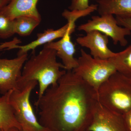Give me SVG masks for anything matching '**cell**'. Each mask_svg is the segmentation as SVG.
<instances>
[{
    "label": "cell",
    "instance_id": "cb8c5ba5",
    "mask_svg": "<svg viewBox=\"0 0 131 131\" xmlns=\"http://www.w3.org/2000/svg\"><path fill=\"white\" fill-rule=\"evenodd\" d=\"M0 131H4L2 129H0Z\"/></svg>",
    "mask_w": 131,
    "mask_h": 131
},
{
    "label": "cell",
    "instance_id": "ba28073f",
    "mask_svg": "<svg viewBox=\"0 0 131 131\" xmlns=\"http://www.w3.org/2000/svg\"><path fill=\"white\" fill-rule=\"evenodd\" d=\"M27 57L28 54H25L12 59L0 57V93L4 95L18 89L17 81L21 76Z\"/></svg>",
    "mask_w": 131,
    "mask_h": 131
},
{
    "label": "cell",
    "instance_id": "5bb4252c",
    "mask_svg": "<svg viewBox=\"0 0 131 131\" xmlns=\"http://www.w3.org/2000/svg\"><path fill=\"white\" fill-rule=\"evenodd\" d=\"M96 2L97 11L100 15H131V0H97Z\"/></svg>",
    "mask_w": 131,
    "mask_h": 131
},
{
    "label": "cell",
    "instance_id": "d6986e66",
    "mask_svg": "<svg viewBox=\"0 0 131 131\" xmlns=\"http://www.w3.org/2000/svg\"><path fill=\"white\" fill-rule=\"evenodd\" d=\"M89 0H71V4L69 8L70 11L81 10L88 8L90 5Z\"/></svg>",
    "mask_w": 131,
    "mask_h": 131
},
{
    "label": "cell",
    "instance_id": "7c38bea8",
    "mask_svg": "<svg viewBox=\"0 0 131 131\" xmlns=\"http://www.w3.org/2000/svg\"><path fill=\"white\" fill-rule=\"evenodd\" d=\"M39 0H10L3 9L5 14L12 20L22 16L32 17L41 21L37 6Z\"/></svg>",
    "mask_w": 131,
    "mask_h": 131
},
{
    "label": "cell",
    "instance_id": "5b68a950",
    "mask_svg": "<svg viewBox=\"0 0 131 131\" xmlns=\"http://www.w3.org/2000/svg\"><path fill=\"white\" fill-rule=\"evenodd\" d=\"M38 83L32 81L21 90H12L9 96V103L22 131H48L38 120L30 101L31 93Z\"/></svg>",
    "mask_w": 131,
    "mask_h": 131
},
{
    "label": "cell",
    "instance_id": "8fae6325",
    "mask_svg": "<svg viewBox=\"0 0 131 131\" xmlns=\"http://www.w3.org/2000/svg\"><path fill=\"white\" fill-rule=\"evenodd\" d=\"M71 34L68 32L58 41L51 42L44 45V47L55 50L57 57L62 60L66 71H72L78 65L77 59L74 57L75 53V45L71 41Z\"/></svg>",
    "mask_w": 131,
    "mask_h": 131
},
{
    "label": "cell",
    "instance_id": "ac0fdd59",
    "mask_svg": "<svg viewBox=\"0 0 131 131\" xmlns=\"http://www.w3.org/2000/svg\"><path fill=\"white\" fill-rule=\"evenodd\" d=\"M2 9L0 11V38L5 39L15 34L14 20L9 19L3 13Z\"/></svg>",
    "mask_w": 131,
    "mask_h": 131
},
{
    "label": "cell",
    "instance_id": "9c48e42d",
    "mask_svg": "<svg viewBox=\"0 0 131 131\" xmlns=\"http://www.w3.org/2000/svg\"><path fill=\"white\" fill-rule=\"evenodd\" d=\"M75 27L69 23H67L63 26L57 29L54 30L52 28L48 29L43 32L37 34V38L36 40L25 45L21 46L17 45L20 41L17 39L15 38L12 42L3 43L0 45V50L6 49L9 50L14 49H19L17 56H20L27 52L30 50H35L37 47L45 45L47 43L53 42L54 40L59 38L64 37L68 32L72 34L74 32Z\"/></svg>",
    "mask_w": 131,
    "mask_h": 131
},
{
    "label": "cell",
    "instance_id": "44dd1931",
    "mask_svg": "<svg viewBox=\"0 0 131 131\" xmlns=\"http://www.w3.org/2000/svg\"><path fill=\"white\" fill-rule=\"evenodd\" d=\"M123 115L128 131H131V109Z\"/></svg>",
    "mask_w": 131,
    "mask_h": 131
},
{
    "label": "cell",
    "instance_id": "7402d4cb",
    "mask_svg": "<svg viewBox=\"0 0 131 131\" xmlns=\"http://www.w3.org/2000/svg\"><path fill=\"white\" fill-rule=\"evenodd\" d=\"M10 0H0V11L9 3Z\"/></svg>",
    "mask_w": 131,
    "mask_h": 131
},
{
    "label": "cell",
    "instance_id": "d4e9b609",
    "mask_svg": "<svg viewBox=\"0 0 131 131\" xmlns=\"http://www.w3.org/2000/svg\"><path fill=\"white\" fill-rule=\"evenodd\" d=\"M26 131L22 130V131Z\"/></svg>",
    "mask_w": 131,
    "mask_h": 131
},
{
    "label": "cell",
    "instance_id": "6da1fadb",
    "mask_svg": "<svg viewBox=\"0 0 131 131\" xmlns=\"http://www.w3.org/2000/svg\"><path fill=\"white\" fill-rule=\"evenodd\" d=\"M97 92L72 71H66L35 102L39 121L48 131H88Z\"/></svg>",
    "mask_w": 131,
    "mask_h": 131
},
{
    "label": "cell",
    "instance_id": "603a6c76",
    "mask_svg": "<svg viewBox=\"0 0 131 131\" xmlns=\"http://www.w3.org/2000/svg\"><path fill=\"white\" fill-rule=\"evenodd\" d=\"M8 131H21L16 128H13L9 129Z\"/></svg>",
    "mask_w": 131,
    "mask_h": 131
},
{
    "label": "cell",
    "instance_id": "ffe728a7",
    "mask_svg": "<svg viewBox=\"0 0 131 131\" xmlns=\"http://www.w3.org/2000/svg\"><path fill=\"white\" fill-rule=\"evenodd\" d=\"M115 18L117 23L120 26L127 28L131 32V15H117Z\"/></svg>",
    "mask_w": 131,
    "mask_h": 131
},
{
    "label": "cell",
    "instance_id": "277c9868",
    "mask_svg": "<svg viewBox=\"0 0 131 131\" xmlns=\"http://www.w3.org/2000/svg\"><path fill=\"white\" fill-rule=\"evenodd\" d=\"M77 60V67L72 71L96 92L101 85L117 71L108 59L94 58L83 49Z\"/></svg>",
    "mask_w": 131,
    "mask_h": 131
},
{
    "label": "cell",
    "instance_id": "7a4b0ae2",
    "mask_svg": "<svg viewBox=\"0 0 131 131\" xmlns=\"http://www.w3.org/2000/svg\"><path fill=\"white\" fill-rule=\"evenodd\" d=\"M33 51L32 56L24 64L21 76L17 81L19 90L32 81L39 85L38 99L44 94L50 86L55 85L66 72L62 63L57 61L56 52L44 46L37 55Z\"/></svg>",
    "mask_w": 131,
    "mask_h": 131
},
{
    "label": "cell",
    "instance_id": "e0dca14e",
    "mask_svg": "<svg viewBox=\"0 0 131 131\" xmlns=\"http://www.w3.org/2000/svg\"><path fill=\"white\" fill-rule=\"evenodd\" d=\"M97 4H92L86 9L81 10H70L65 9L63 12L62 15L68 20V23L75 25L76 21L80 18L90 14L97 10Z\"/></svg>",
    "mask_w": 131,
    "mask_h": 131
},
{
    "label": "cell",
    "instance_id": "8992f818",
    "mask_svg": "<svg viewBox=\"0 0 131 131\" xmlns=\"http://www.w3.org/2000/svg\"><path fill=\"white\" fill-rule=\"evenodd\" d=\"M77 29L86 33L98 31L111 38L114 45L119 43L123 47L126 46L128 43L126 37L131 34L128 29L118 24L113 15L109 14L92 16L91 19L78 26Z\"/></svg>",
    "mask_w": 131,
    "mask_h": 131
},
{
    "label": "cell",
    "instance_id": "9a60e30c",
    "mask_svg": "<svg viewBox=\"0 0 131 131\" xmlns=\"http://www.w3.org/2000/svg\"><path fill=\"white\" fill-rule=\"evenodd\" d=\"M108 60L117 71L131 78V44Z\"/></svg>",
    "mask_w": 131,
    "mask_h": 131
},
{
    "label": "cell",
    "instance_id": "3957f363",
    "mask_svg": "<svg viewBox=\"0 0 131 131\" xmlns=\"http://www.w3.org/2000/svg\"><path fill=\"white\" fill-rule=\"evenodd\" d=\"M97 95L98 102L124 115L131 109V78L117 71L101 85Z\"/></svg>",
    "mask_w": 131,
    "mask_h": 131
},
{
    "label": "cell",
    "instance_id": "4fadbf2b",
    "mask_svg": "<svg viewBox=\"0 0 131 131\" xmlns=\"http://www.w3.org/2000/svg\"><path fill=\"white\" fill-rule=\"evenodd\" d=\"M12 90L0 97V129L8 131L12 128H16L21 131V125L17 121L9 103V96Z\"/></svg>",
    "mask_w": 131,
    "mask_h": 131
},
{
    "label": "cell",
    "instance_id": "2e32d148",
    "mask_svg": "<svg viewBox=\"0 0 131 131\" xmlns=\"http://www.w3.org/2000/svg\"><path fill=\"white\" fill-rule=\"evenodd\" d=\"M40 21L29 16L18 17L14 19L15 33L22 37L28 36L39 25Z\"/></svg>",
    "mask_w": 131,
    "mask_h": 131
},
{
    "label": "cell",
    "instance_id": "52a82bcc",
    "mask_svg": "<svg viewBox=\"0 0 131 131\" xmlns=\"http://www.w3.org/2000/svg\"><path fill=\"white\" fill-rule=\"evenodd\" d=\"M88 131H128L124 115L98 102Z\"/></svg>",
    "mask_w": 131,
    "mask_h": 131
},
{
    "label": "cell",
    "instance_id": "30bf717a",
    "mask_svg": "<svg viewBox=\"0 0 131 131\" xmlns=\"http://www.w3.org/2000/svg\"><path fill=\"white\" fill-rule=\"evenodd\" d=\"M84 36L79 37L77 42L82 47L89 49L90 55L94 58L108 60L114 57L116 52L108 47V37L96 30L90 31Z\"/></svg>",
    "mask_w": 131,
    "mask_h": 131
}]
</instances>
